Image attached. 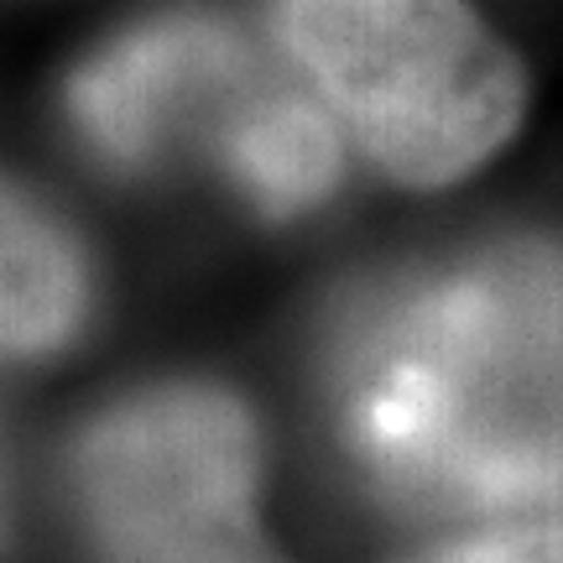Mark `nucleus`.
<instances>
[{
    "instance_id": "obj_3",
    "label": "nucleus",
    "mask_w": 563,
    "mask_h": 563,
    "mask_svg": "<svg viewBox=\"0 0 563 563\" xmlns=\"http://www.w3.org/2000/svg\"><path fill=\"white\" fill-rule=\"evenodd\" d=\"M68 496L100 563H287L262 527V428L214 382L141 386L89 418Z\"/></svg>"
},
{
    "instance_id": "obj_5",
    "label": "nucleus",
    "mask_w": 563,
    "mask_h": 563,
    "mask_svg": "<svg viewBox=\"0 0 563 563\" xmlns=\"http://www.w3.org/2000/svg\"><path fill=\"white\" fill-rule=\"evenodd\" d=\"M220 162L230 183L272 220L302 214L340 183L344 152L329 110L302 95H256L220 121Z\"/></svg>"
},
{
    "instance_id": "obj_6",
    "label": "nucleus",
    "mask_w": 563,
    "mask_h": 563,
    "mask_svg": "<svg viewBox=\"0 0 563 563\" xmlns=\"http://www.w3.org/2000/svg\"><path fill=\"white\" fill-rule=\"evenodd\" d=\"M5 355L37 361L84 329L89 313V262L68 224L26 188H5Z\"/></svg>"
},
{
    "instance_id": "obj_4",
    "label": "nucleus",
    "mask_w": 563,
    "mask_h": 563,
    "mask_svg": "<svg viewBox=\"0 0 563 563\" xmlns=\"http://www.w3.org/2000/svg\"><path fill=\"white\" fill-rule=\"evenodd\" d=\"M245 79L241 32L203 5H173L110 37L68 79V121L115 167H152Z\"/></svg>"
},
{
    "instance_id": "obj_7",
    "label": "nucleus",
    "mask_w": 563,
    "mask_h": 563,
    "mask_svg": "<svg viewBox=\"0 0 563 563\" xmlns=\"http://www.w3.org/2000/svg\"><path fill=\"white\" fill-rule=\"evenodd\" d=\"M402 563H563V522H501Z\"/></svg>"
},
{
    "instance_id": "obj_2",
    "label": "nucleus",
    "mask_w": 563,
    "mask_h": 563,
    "mask_svg": "<svg viewBox=\"0 0 563 563\" xmlns=\"http://www.w3.org/2000/svg\"><path fill=\"white\" fill-rule=\"evenodd\" d=\"M277 26L344 136L407 188L470 178L522 125V63L464 0H277Z\"/></svg>"
},
{
    "instance_id": "obj_1",
    "label": "nucleus",
    "mask_w": 563,
    "mask_h": 563,
    "mask_svg": "<svg viewBox=\"0 0 563 563\" xmlns=\"http://www.w3.org/2000/svg\"><path fill=\"white\" fill-rule=\"evenodd\" d=\"M334 407L391 501L563 522V251L496 245L386 287L344 323Z\"/></svg>"
}]
</instances>
